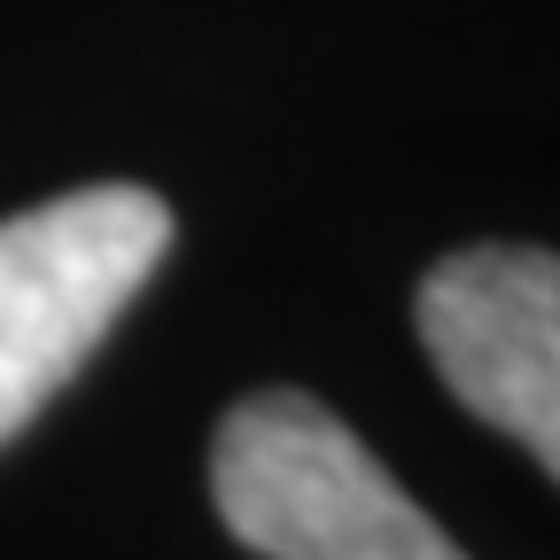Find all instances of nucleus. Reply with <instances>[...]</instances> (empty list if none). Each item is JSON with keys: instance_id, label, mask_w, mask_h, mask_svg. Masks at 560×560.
I'll use <instances>...</instances> for the list:
<instances>
[{"instance_id": "nucleus-1", "label": "nucleus", "mask_w": 560, "mask_h": 560, "mask_svg": "<svg viewBox=\"0 0 560 560\" xmlns=\"http://www.w3.org/2000/svg\"><path fill=\"white\" fill-rule=\"evenodd\" d=\"M210 499L265 560H467L359 429L304 389H257L219 420Z\"/></svg>"}, {"instance_id": "nucleus-2", "label": "nucleus", "mask_w": 560, "mask_h": 560, "mask_svg": "<svg viewBox=\"0 0 560 560\" xmlns=\"http://www.w3.org/2000/svg\"><path fill=\"white\" fill-rule=\"evenodd\" d=\"M164 249V195L125 179L0 219V444L94 359V342L149 289Z\"/></svg>"}, {"instance_id": "nucleus-3", "label": "nucleus", "mask_w": 560, "mask_h": 560, "mask_svg": "<svg viewBox=\"0 0 560 560\" xmlns=\"http://www.w3.org/2000/svg\"><path fill=\"white\" fill-rule=\"evenodd\" d=\"M412 319L444 389L560 482V257L529 242L452 249L420 280Z\"/></svg>"}]
</instances>
